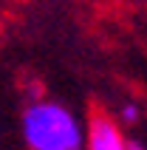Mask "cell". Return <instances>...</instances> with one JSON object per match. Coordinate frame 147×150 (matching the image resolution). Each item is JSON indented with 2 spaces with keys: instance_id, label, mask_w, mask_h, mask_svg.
<instances>
[{
  "instance_id": "1",
  "label": "cell",
  "mask_w": 147,
  "mask_h": 150,
  "mask_svg": "<svg viewBox=\"0 0 147 150\" xmlns=\"http://www.w3.org/2000/svg\"><path fill=\"white\" fill-rule=\"evenodd\" d=\"M28 150H85V125L57 99H31L20 116Z\"/></svg>"
},
{
  "instance_id": "2",
  "label": "cell",
  "mask_w": 147,
  "mask_h": 150,
  "mask_svg": "<svg viewBox=\"0 0 147 150\" xmlns=\"http://www.w3.org/2000/svg\"><path fill=\"white\" fill-rule=\"evenodd\" d=\"M85 150H124V133L107 113H93L85 127Z\"/></svg>"
},
{
  "instance_id": "3",
  "label": "cell",
  "mask_w": 147,
  "mask_h": 150,
  "mask_svg": "<svg viewBox=\"0 0 147 150\" xmlns=\"http://www.w3.org/2000/svg\"><path fill=\"white\" fill-rule=\"evenodd\" d=\"M119 122L127 125V127L139 125V122H141V105H139L136 99H127L122 108H119Z\"/></svg>"
},
{
  "instance_id": "4",
  "label": "cell",
  "mask_w": 147,
  "mask_h": 150,
  "mask_svg": "<svg viewBox=\"0 0 147 150\" xmlns=\"http://www.w3.org/2000/svg\"><path fill=\"white\" fill-rule=\"evenodd\" d=\"M124 150H147V147H144L141 139H136V136H124Z\"/></svg>"
},
{
  "instance_id": "5",
  "label": "cell",
  "mask_w": 147,
  "mask_h": 150,
  "mask_svg": "<svg viewBox=\"0 0 147 150\" xmlns=\"http://www.w3.org/2000/svg\"><path fill=\"white\" fill-rule=\"evenodd\" d=\"M0 25H3V8H0Z\"/></svg>"
}]
</instances>
